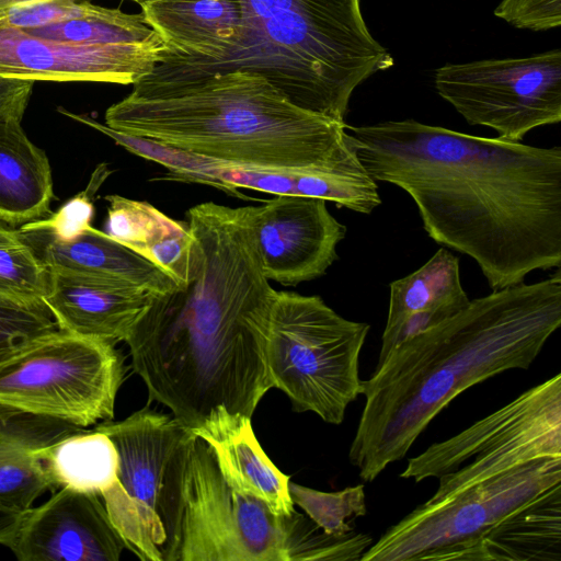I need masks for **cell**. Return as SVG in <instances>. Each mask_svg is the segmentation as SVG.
Returning a JSON list of instances; mask_svg holds the SVG:
<instances>
[{
	"instance_id": "1",
	"label": "cell",
	"mask_w": 561,
	"mask_h": 561,
	"mask_svg": "<svg viewBox=\"0 0 561 561\" xmlns=\"http://www.w3.org/2000/svg\"><path fill=\"white\" fill-rule=\"evenodd\" d=\"M374 181L414 201L436 243L467 254L492 290L561 265V148L463 134L414 119L345 125Z\"/></svg>"
},
{
	"instance_id": "2",
	"label": "cell",
	"mask_w": 561,
	"mask_h": 561,
	"mask_svg": "<svg viewBox=\"0 0 561 561\" xmlns=\"http://www.w3.org/2000/svg\"><path fill=\"white\" fill-rule=\"evenodd\" d=\"M251 208L187 210L186 280L152 295L124 341L149 400L190 430L220 405L252 417L273 388L266 344L277 290L262 271Z\"/></svg>"
},
{
	"instance_id": "3",
	"label": "cell",
	"mask_w": 561,
	"mask_h": 561,
	"mask_svg": "<svg viewBox=\"0 0 561 561\" xmlns=\"http://www.w3.org/2000/svg\"><path fill=\"white\" fill-rule=\"evenodd\" d=\"M561 324V273L470 300L444 322L398 345L368 380L350 446L365 482L401 460L428 424L468 388L528 369Z\"/></svg>"
},
{
	"instance_id": "4",
	"label": "cell",
	"mask_w": 561,
	"mask_h": 561,
	"mask_svg": "<svg viewBox=\"0 0 561 561\" xmlns=\"http://www.w3.org/2000/svg\"><path fill=\"white\" fill-rule=\"evenodd\" d=\"M133 85L105 112V125L124 134L256 169H319L356 157L345 123L296 106L254 71L150 73Z\"/></svg>"
},
{
	"instance_id": "5",
	"label": "cell",
	"mask_w": 561,
	"mask_h": 561,
	"mask_svg": "<svg viewBox=\"0 0 561 561\" xmlns=\"http://www.w3.org/2000/svg\"><path fill=\"white\" fill-rule=\"evenodd\" d=\"M241 36L224 60L195 71L231 69L260 73L293 104L345 123L355 88L393 65L370 34L359 0H239Z\"/></svg>"
},
{
	"instance_id": "6",
	"label": "cell",
	"mask_w": 561,
	"mask_h": 561,
	"mask_svg": "<svg viewBox=\"0 0 561 561\" xmlns=\"http://www.w3.org/2000/svg\"><path fill=\"white\" fill-rule=\"evenodd\" d=\"M328 536L311 519L282 516L232 488L191 430L169 470L163 561L319 560Z\"/></svg>"
},
{
	"instance_id": "7",
	"label": "cell",
	"mask_w": 561,
	"mask_h": 561,
	"mask_svg": "<svg viewBox=\"0 0 561 561\" xmlns=\"http://www.w3.org/2000/svg\"><path fill=\"white\" fill-rule=\"evenodd\" d=\"M369 329L341 317L319 296L277 291L266 344L272 387L287 394L296 412L341 424L363 392L359 355Z\"/></svg>"
},
{
	"instance_id": "8",
	"label": "cell",
	"mask_w": 561,
	"mask_h": 561,
	"mask_svg": "<svg viewBox=\"0 0 561 561\" xmlns=\"http://www.w3.org/2000/svg\"><path fill=\"white\" fill-rule=\"evenodd\" d=\"M114 345L60 329L30 341L0 362V416L81 428L112 421L125 374Z\"/></svg>"
},
{
	"instance_id": "9",
	"label": "cell",
	"mask_w": 561,
	"mask_h": 561,
	"mask_svg": "<svg viewBox=\"0 0 561 561\" xmlns=\"http://www.w3.org/2000/svg\"><path fill=\"white\" fill-rule=\"evenodd\" d=\"M561 483V457H543L440 501L415 507L359 561L476 560L479 549L518 511Z\"/></svg>"
},
{
	"instance_id": "10",
	"label": "cell",
	"mask_w": 561,
	"mask_h": 561,
	"mask_svg": "<svg viewBox=\"0 0 561 561\" xmlns=\"http://www.w3.org/2000/svg\"><path fill=\"white\" fill-rule=\"evenodd\" d=\"M543 457H561L560 374L410 458L400 477L414 482L437 478L438 488L427 500L435 502Z\"/></svg>"
},
{
	"instance_id": "11",
	"label": "cell",
	"mask_w": 561,
	"mask_h": 561,
	"mask_svg": "<svg viewBox=\"0 0 561 561\" xmlns=\"http://www.w3.org/2000/svg\"><path fill=\"white\" fill-rule=\"evenodd\" d=\"M95 428L111 438L118 455L117 484L102 500L114 527L140 560L163 561L169 470L190 428L149 408Z\"/></svg>"
},
{
	"instance_id": "12",
	"label": "cell",
	"mask_w": 561,
	"mask_h": 561,
	"mask_svg": "<svg viewBox=\"0 0 561 561\" xmlns=\"http://www.w3.org/2000/svg\"><path fill=\"white\" fill-rule=\"evenodd\" d=\"M435 87L469 124L520 141L561 121V50L447 64L435 71Z\"/></svg>"
},
{
	"instance_id": "13",
	"label": "cell",
	"mask_w": 561,
	"mask_h": 561,
	"mask_svg": "<svg viewBox=\"0 0 561 561\" xmlns=\"http://www.w3.org/2000/svg\"><path fill=\"white\" fill-rule=\"evenodd\" d=\"M169 51L162 38L126 44H79L43 38L0 24V76L30 81L135 84Z\"/></svg>"
},
{
	"instance_id": "14",
	"label": "cell",
	"mask_w": 561,
	"mask_h": 561,
	"mask_svg": "<svg viewBox=\"0 0 561 561\" xmlns=\"http://www.w3.org/2000/svg\"><path fill=\"white\" fill-rule=\"evenodd\" d=\"M251 221L265 277L285 286L323 276L346 234L327 201L317 197L276 195L252 206Z\"/></svg>"
},
{
	"instance_id": "15",
	"label": "cell",
	"mask_w": 561,
	"mask_h": 561,
	"mask_svg": "<svg viewBox=\"0 0 561 561\" xmlns=\"http://www.w3.org/2000/svg\"><path fill=\"white\" fill-rule=\"evenodd\" d=\"M8 548L20 561H118L126 546L100 496L61 488L23 514Z\"/></svg>"
},
{
	"instance_id": "16",
	"label": "cell",
	"mask_w": 561,
	"mask_h": 561,
	"mask_svg": "<svg viewBox=\"0 0 561 561\" xmlns=\"http://www.w3.org/2000/svg\"><path fill=\"white\" fill-rule=\"evenodd\" d=\"M139 4L148 25L169 48L153 71L204 69L228 57L241 36L239 0H146Z\"/></svg>"
},
{
	"instance_id": "17",
	"label": "cell",
	"mask_w": 561,
	"mask_h": 561,
	"mask_svg": "<svg viewBox=\"0 0 561 561\" xmlns=\"http://www.w3.org/2000/svg\"><path fill=\"white\" fill-rule=\"evenodd\" d=\"M21 233L50 272L152 295L179 287L152 262L92 226L70 241H58L42 231Z\"/></svg>"
},
{
	"instance_id": "18",
	"label": "cell",
	"mask_w": 561,
	"mask_h": 561,
	"mask_svg": "<svg viewBox=\"0 0 561 561\" xmlns=\"http://www.w3.org/2000/svg\"><path fill=\"white\" fill-rule=\"evenodd\" d=\"M469 302L460 280L458 257L440 248L415 272L390 284L377 364L402 342L454 317Z\"/></svg>"
},
{
	"instance_id": "19",
	"label": "cell",
	"mask_w": 561,
	"mask_h": 561,
	"mask_svg": "<svg viewBox=\"0 0 561 561\" xmlns=\"http://www.w3.org/2000/svg\"><path fill=\"white\" fill-rule=\"evenodd\" d=\"M213 451L226 481L236 490L263 501L277 515L296 513L289 493L290 477L267 457L256 439L251 417L216 408L191 430Z\"/></svg>"
},
{
	"instance_id": "20",
	"label": "cell",
	"mask_w": 561,
	"mask_h": 561,
	"mask_svg": "<svg viewBox=\"0 0 561 561\" xmlns=\"http://www.w3.org/2000/svg\"><path fill=\"white\" fill-rule=\"evenodd\" d=\"M152 294L88 277L50 272L44 305L58 329L115 344L125 341Z\"/></svg>"
},
{
	"instance_id": "21",
	"label": "cell",
	"mask_w": 561,
	"mask_h": 561,
	"mask_svg": "<svg viewBox=\"0 0 561 561\" xmlns=\"http://www.w3.org/2000/svg\"><path fill=\"white\" fill-rule=\"evenodd\" d=\"M51 168L21 121L0 117V221L8 226L48 217L54 199Z\"/></svg>"
},
{
	"instance_id": "22",
	"label": "cell",
	"mask_w": 561,
	"mask_h": 561,
	"mask_svg": "<svg viewBox=\"0 0 561 561\" xmlns=\"http://www.w3.org/2000/svg\"><path fill=\"white\" fill-rule=\"evenodd\" d=\"M105 231L171 276L179 286L187 277L192 236L181 222L147 202L107 195Z\"/></svg>"
},
{
	"instance_id": "23",
	"label": "cell",
	"mask_w": 561,
	"mask_h": 561,
	"mask_svg": "<svg viewBox=\"0 0 561 561\" xmlns=\"http://www.w3.org/2000/svg\"><path fill=\"white\" fill-rule=\"evenodd\" d=\"M51 491L61 488L105 499L117 484L118 455L111 438L98 428H80L34 449Z\"/></svg>"
},
{
	"instance_id": "24",
	"label": "cell",
	"mask_w": 561,
	"mask_h": 561,
	"mask_svg": "<svg viewBox=\"0 0 561 561\" xmlns=\"http://www.w3.org/2000/svg\"><path fill=\"white\" fill-rule=\"evenodd\" d=\"M57 436L34 431H0V504L25 513L42 494L51 491L34 449Z\"/></svg>"
},
{
	"instance_id": "25",
	"label": "cell",
	"mask_w": 561,
	"mask_h": 561,
	"mask_svg": "<svg viewBox=\"0 0 561 561\" xmlns=\"http://www.w3.org/2000/svg\"><path fill=\"white\" fill-rule=\"evenodd\" d=\"M43 38L79 44H126L160 39L142 13L130 14L87 1L81 15L45 26L25 28Z\"/></svg>"
},
{
	"instance_id": "26",
	"label": "cell",
	"mask_w": 561,
	"mask_h": 561,
	"mask_svg": "<svg viewBox=\"0 0 561 561\" xmlns=\"http://www.w3.org/2000/svg\"><path fill=\"white\" fill-rule=\"evenodd\" d=\"M49 271L18 230L0 221V298L16 304L44 305Z\"/></svg>"
},
{
	"instance_id": "27",
	"label": "cell",
	"mask_w": 561,
	"mask_h": 561,
	"mask_svg": "<svg viewBox=\"0 0 561 561\" xmlns=\"http://www.w3.org/2000/svg\"><path fill=\"white\" fill-rule=\"evenodd\" d=\"M289 493L294 504L301 507L319 528L333 537L341 538L353 531L354 519L367 513L364 484L323 492L289 481Z\"/></svg>"
},
{
	"instance_id": "28",
	"label": "cell",
	"mask_w": 561,
	"mask_h": 561,
	"mask_svg": "<svg viewBox=\"0 0 561 561\" xmlns=\"http://www.w3.org/2000/svg\"><path fill=\"white\" fill-rule=\"evenodd\" d=\"M110 170L107 164H100L91 175L85 190L66 202L48 217L20 226L21 232L42 231L58 241H70L91 227L94 215L92 197L105 181Z\"/></svg>"
},
{
	"instance_id": "29",
	"label": "cell",
	"mask_w": 561,
	"mask_h": 561,
	"mask_svg": "<svg viewBox=\"0 0 561 561\" xmlns=\"http://www.w3.org/2000/svg\"><path fill=\"white\" fill-rule=\"evenodd\" d=\"M57 329L45 305L27 306L0 298V362L35 337Z\"/></svg>"
},
{
	"instance_id": "30",
	"label": "cell",
	"mask_w": 561,
	"mask_h": 561,
	"mask_svg": "<svg viewBox=\"0 0 561 561\" xmlns=\"http://www.w3.org/2000/svg\"><path fill=\"white\" fill-rule=\"evenodd\" d=\"M494 14L518 28L546 31L561 25V0H502Z\"/></svg>"
},
{
	"instance_id": "31",
	"label": "cell",
	"mask_w": 561,
	"mask_h": 561,
	"mask_svg": "<svg viewBox=\"0 0 561 561\" xmlns=\"http://www.w3.org/2000/svg\"><path fill=\"white\" fill-rule=\"evenodd\" d=\"M87 1L55 0L22 7L2 23L21 30L45 26L83 13Z\"/></svg>"
},
{
	"instance_id": "32",
	"label": "cell",
	"mask_w": 561,
	"mask_h": 561,
	"mask_svg": "<svg viewBox=\"0 0 561 561\" xmlns=\"http://www.w3.org/2000/svg\"><path fill=\"white\" fill-rule=\"evenodd\" d=\"M34 83L0 76V117L22 121Z\"/></svg>"
},
{
	"instance_id": "33",
	"label": "cell",
	"mask_w": 561,
	"mask_h": 561,
	"mask_svg": "<svg viewBox=\"0 0 561 561\" xmlns=\"http://www.w3.org/2000/svg\"><path fill=\"white\" fill-rule=\"evenodd\" d=\"M23 514V512L0 504V545L10 546Z\"/></svg>"
},
{
	"instance_id": "34",
	"label": "cell",
	"mask_w": 561,
	"mask_h": 561,
	"mask_svg": "<svg viewBox=\"0 0 561 561\" xmlns=\"http://www.w3.org/2000/svg\"><path fill=\"white\" fill-rule=\"evenodd\" d=\"M55 0H0V23H2L9 15L18 11L22 7ZM71 1H91V0H71Z\"/></svg>"
},
{
	"instance_id": "35",
	"label": "cell",
	"mask_w": 561,
	"mask_h": 561,
	"mask_svg": "<svg viewBox=\"0 0 561 561\" xmlns=\"http://www.w3.org/2000/svg\"><path fill=\"white\" fill-rule=\"evenodd\" d=\"M133 1H136V2H138V3H141V2H144V1H146V0H133Z\"/></svg>"
}]
</instances>
